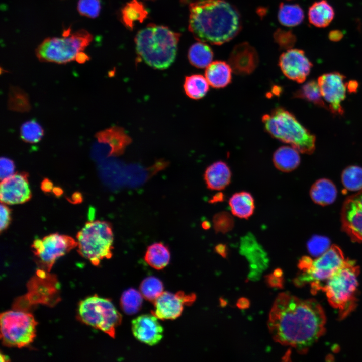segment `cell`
Returning <instances> with one entry per match:
<instances>
[{
  "instance_id": "obj_1",
  "label": "cell",
  "mask_w": 362,
  "mask_h": 362,
  "mask_svg": "<svg viewBox=\"0 0 362 362\" xmlns=\"http://www.w3.org/2000/svg\"><path fill=\"white\" fill-rule=\"evenodd\" d=\"M325 323V313L317 301L285 292L274 302L268 326L276 341L305 353L323 335Z\"/></svg>"
},
{
  "instance_id": "obj_2",
  "label": "cell",
  "mask_w": 362,
  "mask_h": 362,
  "mask_svg": "<svg viewBox=\"0 0 362 362\" xmlns=\"http://www.w3.org/2000/svg\"><path fill=\"white\" fill-rule=\"evenodd\" d=\"M189 10V29L199 41L222 45L241 30L239 12L225 0H198Z\"/></svg>"
},
{
  "instance_id": "obj_3",
  "label": "cell",
  "mask_w": 362,
  "mask_h": 362,
  "mask_svg": "<svg viewBox=\"0 0 362 362\" xmlns=\"http://www.w3.org/2000/svg\"><path fill=\"white\" fill-rule=\"evenodd\" d=\"M180 36L165 26L148 25L136 36V51L150 66L158 69L167 68L175 59Z\"/></svg>"
},
{
  "instance_id": "obj_4",
  "label": "cell",
  "mask_w": 362,
  "mask_h": 362,
  "mask_svg": "<svg viewBox=\"0 0 362 362\" xmlns=\"http://www.w3.org/2000/svg\"><path fill=\"white\" fill-rule=\"evenodd\" d=\"M265 131L272 137L289 144L299 152L310 154L315 149L316 137L286 109L278 107L262 117Z\"/></svg>"
},
{
  "instance_id": "obj_5",
  "label": "cell",
  "mask_w": 362,
  "mask_h": 362,
  "mask_svg": "<svg viewBox=\"0 0 362 362\" xmlns=\"http://www.w3.org/2000/svg\"><path fill=\"white\" fill-rule=\"evenodd\" d=\"M93 35L84 29L70 33L68 29L62 37H48L36 49L38 59L42 62L65 64L76 60L84 63L88 60L84 50L93 40Z\"/></svg>"
},
{
  "instance_id": "obj_6",
  "label": "cell",
  "mask_w": 362,
  "mask_h": 362,
  "mask_svg": "<svg viewBox=\"0 0 362 362\" xmlns=\"http://www.w3.org/2000/svg\"><path fill=\"white\" fill-rule=\"evenodd\" d=\"M358 274L359 268L355 262L347 259L322 288L329 303L338 310L341 318L345 317L355 306Z\"/></svg>"
},
{
  "instance_id": "obj_7",
  "label": "cell",
  "mask_w": 362,
  "mask_h": 362,
  "mask_svg": "<svg viewBox=\"0 0 362 362\" xmlns=\"http://www.w3.org/2000/svg\"><path fill=\"white\" fill-rule=\"evenodd\" d=\"M343 253L337 245H332L321 255L313 259L303 256L298 266L302 272L294 280L295 285L310 283L313 293L322 290L326 281L345 262Z\"/></svg>"
},
{
  "instance_id": "obj_8",
  "label": "cell",
  "mask_w": 362,
  "mask_h": 362,
  "mask_svg": "<svg viewBox=\"0 0 362 362\" xmlns=\"http://www.w3.org/2000/svg\"><path fill=\"white\" fill-rule=\"evenodd\" d=\"M78 252L94 265L112 256L113 232L111 224L105 221L85 223L76 235Z\"/></svg>"
},
{
  "instance_id": "obj_9",
  "label": "cell",
  "mask_w": 362,
  "mask_h": 362,
  "mask_svg": "<svg viewBox=\"0 0 362 362\" xmlns=\"http://www.w3.org/2000/svg\"><path fill=\"white\" fill-rule=\"evenodd\" d=\"M78 312L83 323L115 338L122 315L109 299L97 295L89 297L80 302Z\"/></svg>"
},
{
  "instance_id": "obj_10",
  "label": "cell",
  "mask_w": 362,
  "mask_h": 362,
  "mask_svg": "<svg viewBox=\"0 0 362 362\" xmlns=\"http://www.w3.org/2000/svg\"><path fill=\"white\" fill-rule=\"evenodd\" d=\"M1 339L8 347L21 348L33 342L37 322L29 313L8 311L1 314Z\"/></svg>"
},
{
  "instance_id": "obj_11",
  "label": "cell",
  "mask_w": 362,
  "mask_h": 362,
  "mask_svg": "<svg viewBox=\"0 0 362 362\" xmlns=\"http://www.w3.org/2000/svg\"><path fill=\"white\" fill-rule=\"evenodd\" d=\"M77 246L70 236L57 233L34 240L32 251L40 266L49 272L57 259Z\"/></svg>"
},
{
  "instance_id": "obj_12",
  "label": "cell",
  "mask_w": 362,
  "mask_h": 362,
  "mask_svg": "<svg viewBox=\"0 0 362 362\" xmlns=\"http://www.w3.org/2000/svg\"><path fill=\"white\" fill-rule=\"evenodd\" d=\"M196 298L195 294H187L183 291L176 293L163 291L153 302L152 314L160 320H174L181 315L184 306L191 305Z\"/></svg>"
},
{
  "instance_id": "obj_13",
  "label": "cell",
  "mask_w": 362,
  "mask_h": 362,
  "mask_svg": "<svg viewBox=\"0 0 362 362\" xmlns=\"http://www.w3.org/2000/svg\"><path fill=\"white\" fill-rule=\"evenodd\" d=\"M345 76L337 72L324 74L319 77L318 84L322 97L329 104L330 111L341 115L344 110L341 102L346 97V83Z\"/></svg>"
},
{
  "instance_id": "obj_14",
  "label": "cell",
  "mask_w": 362,
  "mask_h": 362,
  "mask_svg": "<svg viewBox=\"0 0 362 362\" xmlns=\"http://www.w3.org/2000/svg\"><path fill=\"white\" fill-rule=\"evenodd\" d=\"M342 230L354 242H362V190L348 197L341 212Z\"/></svg>"
},
{
  "instance_id": "obj_15",
  "label": "cell",
  "mask_w": 362,
  "mask_h": 362,
  "mask_svg": "<svg viewBox=\"0 0 362 362\" xmlns=\"http://www.w3.org/2000/svg\"><path fill=\"white\" fill-rule=\"evenodd\" d=\"M279 65L286 77L299 83L305 81L313 66L304 51L292 48L281 55Z\"/></svg>"
},
{
  "instance_id": "obj_16",
  "label": "cell",
  "mask_w": 362,
  "mask_h": 362,
  "mask_svg": "<svg viewBox=\"0 0 362 362\" xmlns=\"http://www.w3.org/2000/svg\"><path fill=\"white\" fill-rule=\"evenodd\" d=\"M28 176V174L25 172L16 173L1 180V203L15 205L28 201L31 198L32 194Z\"/></svg>"
},
{
  "instance_id": "obj_17",
  "label": "cell",
  "mask_w": 362,
  "mask_h": 362,
  "mask_svg": "<svg viewBox=\"0 0 362 362\" xmlns=\"http://www.w3.org/2000/svg\"><path fill=\"white\" fill-rule=\"evenodd\" d=\"M258 63L257 51L246 42L235 45L228 59V64L232 71L239 75L250 74L257 68Z\"/></svg>"
},
{
  "instance_id": "obj_18",
  "label": "cell",
  "mask_w": 362,
  "mask_h": 362,
  "mask_svg": "<svg viewBox=\"0 0 362 362\" xmlns=\"http://www.w3.org/2000/svg\"><path fill=\"white\" fill-rule=\"evenodd\" d=\"M154 315L144 314L138 316L132 322V331L139 341L153 346L163 338V329Z\"/></svg>"
},
{
  "instance_id": "obj_19",
  "label": "cell",
  "mask_w": 362,
  "mask_h": 362,
  "mask_svg": "<svg viewBox=\"0 0 362 362\" xmlns=\"http://www.w3.org/2000/svg\"><path fill=\"white\" fill-rule=\"evenodd\" d=\"M204 178L208 189L220 191L224 189L230 184L231 171L225 162L216 161L206 168Z\"/></svg>"
},
{
  "instance_id": "obj_20",
  "label": "cell",
  "mask_w": 362,
  "mask_h": 362,
  "mask_svg": "<svg viewBox=\"0 0 362 362\" xmlns=\"http://www.w3.org/2000/svg\"><path fill=\"white\" fill-rule=\"evenodd\" d=\"M232 72L228 63L222 61H215L206 67L205 76L212 87L222 88L231 83Z\"/></svg>"
},
{
  "instance_id": "obj_21",
  "label": "cell",
  "mask_w": 362,
  "mask_h": 362,
  "mask_svg": "<svg viewBox=\"0 0 362 362\" xmlns=\"http://www.w3.org/2000/svg\"><path fill=\"white\" fill-rule=\"evenodd\" d=\"M337 191L334 183L327 178L316 180L311 186L310 195L313 201L321 206L333 203L337 197Z\"/></svg>"
},
{
  "instance_id": "obj_22",
  "label": "cell",
  "mask_w": 362,
  "mask_h": 362,
  "mask_svg": "<svg viewBox=\"0 0 362 362\" xmlns=\"http://www.w3.org/2000/svg\"><path fill=\"white\" fill-rule=\"evenodd\" d=\"M273 161L278 170L291 172L298 167L300 163L299 151L292 146H282L274 152Z\"/></svg>"
},
{
  "instance_id": "obj_23",
  "label": "cell",
  "mask_w": 362,
  "mask_h": 362,
  "mask_svg": "<svg viewBox=\"0 0 362 362\" xmlns=\"http://www.w3.org/2000/svg\"><path fill=\"white\" fill-rule=\"evenodd\" d=\"M229 205L232 214L241 219L249 218L255 209L254 198L250 193L246 191L234 194L229 199Z\"/></svg>"
},
{
  "instance_id": "obj_24",
  "label": "cell",
  "mask_w": 362,
  "mask_h": 362,
  "mask_svg": "<svg viewBox=\"0 0 362 362\" xmlns=\"http://www.w3.org/2000/svg\"><path fill=\"white\" fill-rule=\"evenodd\" d=\"M333 7L326 0L314 2L309 8L308 20L310 23L318 28L328 26L334 17Z\"/></svg>"
},
{
  "instance_id": "obj_25",
  "label": "cell",
  "mask_w": 362,
  "mask_h": 362,
  "mask_svg": "<svg viewBox=\"0 0 362 362\" xmlns=\"http://www.w3.org/2000/svg\"><path fill=\"white\" fill-rule=\"evenodd\" d=\"M102 142L108 143L111 147L110 154L119 155L123 153L126 146L131 142L130 138L120 127H112L102 132L99 136Z\"/></svg>"
},
{
  "instance_id": "obj_26",
  "label": "cell",
  "mask_w": 362,
  "mask_h": 362,
  "mask_svg": "<svg viewBox=\"0 0 362 362\" xmlns=\"http://www.w3.org/2000/svg\"><path fill=\"white\" fill-rule=\"evenodd\" d=\"M170 253L168 247L162 243H154L148 247L144 260L152 268L160 270L169 263Z\"/></svg>"
},
{
  "instance_id": "obj_27",
  "label": "cell",
  "mask_w": 362,
  "mask_h": 362,
  "mask_svg": "<svg viewBox=\"0 0 362 362\" xmlns=\"http://www.w3.org/2000/svg\"><path fill=\"white\" fill-rule=\"evenodd\" d=\"M188 57L192 65L198 68H204L212 62L213 52L205 42L199 41L190 47Z\"/></svg>"
},
{
  "instance_id": "obj_28",
  "label": "cell",
  "mask_w": 362,
  "mask_h": 362,
  "mask_svg": "<svg viewBox=\"0 0 362 362\" xmlns=\"http://www.w3.org/2000/svg\"><path fill=\"white\" fill-rule=\"evenodd\" d=\"M144 5L137 0L127 3L121 12L122 20L129 29H132L136 22H142L148 16Z\"/></svg>"
},
{
  "instance_id": "obj_29",
  "label": "cell",
  "mask_w": 362,
  "mask_h": 362,
  "mask_svg": "<svg viewBox=\"0 0 362 362\" xmlns=\"http://www.w3.org/2000/svg\"><path fill=\"white\" fill-rule=\"evenodd\" d=\"M304 11L297 4H280L278 13L279 22L283 25L293 27L300 24L304 20Z\"/></svg>"
},
{
  "instance_id": "obj_30",
  "label": "cell",
  "mask_w": 362,
  "mask_h": 362,
  "mask_svg": "<svg viewBox=\"0 0 362 362\" xmlns=\"http://www.w3.org/2000/svg\"><path fill=\"white\" fill-rule=\"evenodd\" d=\"M209 83L206 77L200 74L186 76L184 83L186 94L195 100L204 97L209 90Z\"/></svg>"
},
{
  "instance_id": "obj_31",
  "label": "cell",
  "mask_w": 362,
  "mask_h": 362,
  "mask_svg": "<svg viewBox=\"0 0 362 362\" xmlns=\"http://www.w3.org/2000/svg\"><path fill=\"white\" fill-rule=\"evenodd\" d=\"M293 96L312 102L318 107L328 109L322 99V96L318 82L314 80H310L302 86L294 93Z\"/></svg>"
},
{
  "instance_id": "obj_32",
  "label": "cell",
  "mask_w": 362,
  "mask_h": 362,
  "mask_svg": "<svg viewBox=\"0 0 362 362\" xmlns=\"http://www.w3.org/2000/svg\"><path fill=\"white\" fill-rule=\"evenodd\" d=\"M142 295L137 290L131 288L125 291L120 299V305L122 310L128 315H133L141 309Z\"/></svg>"
},
{
  "instance_id": "obj_33",
  "label": "cell",
  "mask_w": 362,
  "mask_h": 362,
  "mask_svg": "<svg viewBox=\"0 0 362 362\" xmlns=\"http://www.w3.org/2000/svg\"><path fill=\"white\" fill-rule=\"evenodd\" d=\"M341 180L345 188L349 191L362 190V167L356 165L347 167L342 171Z\"/></svg>"
},
{
  "instance_id": "obj_34",
  "label": "cell",
  "mask_w": 362,
  "mask_h": 362,
  "mask_svg": "<svg viewBox=\"0 0 362 362\" xmlns=\"http://www.w3.org/2000/svg\"><path fill=\"white\" fill-rule=\"evenodd\" d=\"M163 289L162 282L154 277L145 278L140 286V292L142 296L150 302H154L163 292Z\"/></svg>"
},
{
  "instance_id": "obj_35",
  "label": "cell",
  "mask_w": 362,
  "mask_h": 362,
  "mask_svg": "<svg viewBox=\"0 0 362 362\" xmlns=\"http://www.w3.org/2000/svg\"><path fill=\"white\" fill-rule=\"evenodd\" d=\"M44 135V131L40 124L36 121L31 120L24 123L20 128L21 139L29 143L39 142Z\"/></svg>"
},
{
  "instance_id": "obj_36",
  "label": "cell",
  "mask_w": 362,
  "mask_h": 362,
  "mask_svg": "<svg viewBox=\"0 0 362 362\" xmlns=\"http://www.w3.org/2000/svg\"><path fill=\"white\" fill-rule=\"evenodd\" d=\"M331 246L330 241L328 237L317 235L313 236L307 243L309 253L315 257L323 254Z\"/></svg>"
},
{
  "instance_id": "obj_37",
  "label": "cell",
  "mask_w": 362,
  "mask_h": 362,
  "mask_svg": "<svg viewBox=\"0 0 362 362\" xmlns=\"http://www.w3.org/2000/svg\"><path fill=\"white\" fill-rule=\"evenodd\" d=\"M274 39L279 48L282 50L292 48L296 42V36L291 31L280 28L274 33Z\"/></svg>"
},
{
  "instance_id": "obj_38",
  "label": "cell",
  "mask_w": 362,
  "mask_h": 362,
  "mask_svg": "<svg viewBox=\"0 0 362 362\" xmlns=\"http://www.w3.org/2000/svg\"><path fill=\"white\" fill-rule=\"evenodd\" d=\"M77 10L80 15L95 18L99 15L101 10L100 0H79Z\"/></svg>"
},
{
  "instance_id": "obj_39",
  "label": "cell",
  "mask_w": 362,
  "mask_h": 362,
  "mask_svg": "<svg viewBox=\"0 0 362 362\" xmlns=\"http://www.w3.org/2000/svg\"><path fill=\"white\" fill-rule=\"evenodd\" d=\"M213 222L217 232H226L231 229L233 225L232 217L226 212L216 214L214 217Z\"/></svg>"
},
{
  "instance_id": "obj_40",
  "label": "cell",
  "mask_w": 362,
  "mask_h": 362,
  "mask_svg": "<svg viewBox=\"0 0 362 362\" xmlns=\"http://www.w3.org/2000/svg\"><path fill=\"white\" fill-rule=\"evenodd\" d=\"M0 162V176L2 180L14 174L15 164L11 159L5 157H2Z\"/></svg>"
},
{
  "instance_id": "obj_41",
  "label": "cell",
  "mask_w": 362,
  "mask_h": 362,
  "mask_svg": "<svg viewBox=\"0 0 362 362\" xmlns=\"http://www.w3.org/2000/svg\"><path fill=\"white\" fill-rule=\"evenodd\" d=\"M7 204L1 203V231L6 230L11 221V211Z\"/></svg>"
},
{
  "instance_id": "obj_42",
  "label": "cell",
  "mask_w": 362,
  "mask_h": 362,
  "mask_svg": "<svg viewBox=\"0 0 362 362\" xmlns=\"http://www.w3.org/2000/svg\"><path fill=\"white\" fill-rule=\"evenodd\" d=\"M268 284L272 287L282 288L283 287L284 280L282 277H277L273 274L268 275L266 277Z\"/></svg>"
},
{
  "instance_id": "obj_43",
  "label": "cell",
  "mask_w": 362,
  "mask_h": 362,
  "mask_svg": "<svg viewBox=\"0 0 362 362\" xmlns=\"http://www.w3.org/2000/svg\"><path fill=\"white\" fill-rule=\"evenodd\" d=\"M343 36V34L342 31L338 30H332L328 34L329 39L333 42H337L341 40Z\"/></svg>"
},
{
  "instance_id": "obj_44",
  "label": "cell",
  "mask_w": 362,
  "mask_h": 362,
  "mask_svg": "<svg viewBox=\"0 0 362 362\" xmlns=\"http://www.w3.org/2000/svg\"><path fill=\"white\" fill-rule=\"evenodd\" d=\"M236 305L240 309H246L249 307L250 302L246 298H240L237 301Z\"/></svg>"
},
{
  "instance_id": "obj_45",
  "label": "cell",
  "mask_w": 362,
  "mask_h": 362,
  "mask_svg": "<svg viewBox=\"0 0 362 362\" xmlns=\"http://www.w3.org/2000/svg\"><path fill=\"white\" fill-rule=\"evenodd\" d=\"M358 86V82L355 80H350L346 83V88L350 93L356 92Z\"/></svg>"
},
{
  "instance_id": "obj_46",
  "label": "cell",
  "mask_w": 362,
  "mask_h": 362,
  "mask_svg": "<svg viewBox=\"0 0 362 362\" xmlns=\"http://www.w3.org/2000/svg\"><path fill=\"white\" fill-rule=\"evenodd\" d=\"M41 188L44 192H49L52 190V183L48 179H45L41 184Z\"/></svg>"
},
{
  "instance_id": "obj_47",
  "label": "cell",
  "mask_w": 362,
  "mask_h": 362,
  "mask_svg": "<svg viewBox=\"0 0 362 362\" xmlns=\"http://www.w3.org/2000/svg\"><path fill=\"white\" fill-rule=\"evenodd\" d=\"M215 251L223 257H226L227 250L225 245L220 244L216 246L215 247Z\"/></svg>"
},
{
  "instance_id": "obj_48",
  "label": "cell",
  "mask_w": 362,
  "mask_h": 362,
  "mask_svg": "<svg viewBox=\"0 0 362 362\" xmlns=\"http://www.w3.org/2000/svg\"><path fill=\"white\" fill-rule=\"evenodd\" d=\"M273 274L277 277H282L283 276V271L280 268L275 269Z\"/></svg>"
},
{
  "instance_id": "obj_49",
  "label": "cell",
  "mask_w": 362,
  "mask_h": 362,
  "mask_svg": "<svg viewBox=\"0 0 362 362\" xmlns=\"http://www.w3.org/2000/svg\"><path fill=\"white\" fill-rule=\"evenodd\" d=\"M220 303H221V306H223V304H224V305L225 306V305H226V301H225V300H223V299H220Z\"/></svg>"
}]
</instances>
